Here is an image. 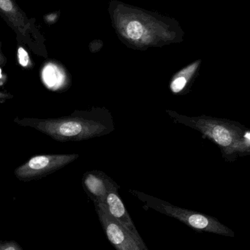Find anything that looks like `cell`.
<instances>
[{"label": "cell", "instance_id": "cell-1", "mask_svg": "<svg viewBox=\"0 0 250 250\" xmlns=\"http://www.w3.org/2000/svg\"><path fill=\"white\" fill-rule=\"evenodd\" d=\"M19 126L33 128L60 142H76L108 135L115 130L111 113L104 107L76 110L66 117L54 119L19 118Z\"/></svg>", "mask_w": 250, "mask_h": 250}, {"label": "cell", "instance_id": "cell-2", "mask_svg": "<svg viewBox=\"0 0 250 250\" xmlns=\"http://www.w3.org/2000/svg\"><path fill=\"white\" fill-rule=\"evenodd\" d=\"M114 22L121 39L131 48L145 50L179 41L177 32L144 12L126 7L114 12Z\"/></svg>", "mask_w": 250, "mask_h": 250}, {"label": "cell", "instance_id": "cell-3", "mask_svg": "<svg viewBox=\"0 0 250 250\" xmlns=\"http://www.w3.org/2000/svg\"><path fill=\"white\" fill-rule=\"evenodd\" d=\"M174 123L186 125L201 132L223 148L227 154L250 151V132L244 134L237 126L207 117H189L172 110H166Z\"/></svg>", "mask_w": 250, "mask_h": 250}, {"label": "cell", "instance_id": "cell-4", "mask_svg": "<svg viewBox=\"0 0 250 250\" xmlns=\"http://www.w3.org/2000/svg\"><path fill=\"white\" fill-rule=\"evenodd\" d=\"M129 192L144 203V208H151L157 212L176 219L197 231L226 237H235L233 230L212 216L176 207L167 201L135 189H129Z\"/></svg>", "mask_w": 250, "mask_h": 250}, {"label": "cell", "instance_id": "cell-5", "mask_svg": "<svg viewBox=\"0 0 250 250\" xmlns=\"http://www.w3.org/2000/svg\"><path fill=\"white\" fill-rule=\"evenodd\" d=\"M79 158L78 154H41L29 159L14 170L15 176L21 181L41 179L65 167Z\"/></svg>", "mask_w": 250, "mask_h": 250}, {"label": "cell", "instance_id": "cell-6", "mask_svg": "<svg viewBox=\"0 0 250 250\" xmlns=\"http://www.w3.org/2000/svg\"><path fill=\"white\" fill-rule=\"evenodd\" d=\"M103 230L107 239L117 250H143L135 239L125 230L102 204H95Z\"/></svg>", "mask_w": 250, "mask_h": 250}, {"label": "cell", "instance_id": "cell-7", "mask_svg": "<svg viewBox=\"0 0 250 250\" xmlns=\"http://www.w3.org/2000/svg\"><path fill=\"white\" fill-rule=\"evenodd\" d=\"M120 189V185L114 181L105 196V200L101 204L105 207L110 214L123 228H125V230L135 239V242L139 245L143 250H149L144 242V239L140 236L139 232L137 230L130 215L125 207L124 203L119 194Z\"/></svg>", "mask_w": 250, "mask_h": 250}, {"label": "cell", "instance_id": "cell-8", "mask_svg": "<svg viewBox=\"0 0 250 250\" xmlns=\"http://www.w3.org/2000/svg\"><path fill=\"white\" fill-rule=\"evenodd\" d=\"M114 182L104 171L98 170L86 172L82 178L83 189L94 204L104 202Z\"/></svg>", "mask_w": 250, "mask_h": 250}, {"label": "cell", "instance_id": "cell-9", "mask_svg": "<svg viewBox=\"0 0 250 250\" xmlns=\"http://www.w3.org/2000/svg\"><path fill=\"white\" fill-rule=\"evenodd\" d=\"M201 63V60H197L178 71L170 80L169 85L170 92L174 95H182L185 93L191 82L195 78Z\"/></svg>", "mask_w": 250, "mask_h": 250}, {"label": "cell", "instance_id": "cell-10", "mask_svg": "<svg viewBox=\"0 0 250 250\" xmlns=\"http://www.w3.org/2000/svg\"><path fill=\"white\" fill-rule=\"evenodd\" d=\"M18 60H19V64L23 68L29 69L31 67L29 54H28L27 51L22 47H19L18 49Z\"/></svg>", "mask_w": 250, "mask_h": 250}, {"label": "cell", "instance_id": "cell-11", "mask_svg": "<svg viewBox=\"0 0 250 250\" xmlns=\"http://www.w3.org/2000/svg\"><path fill=\"white\" fill-rule=\"evenodd\" d=\"M0 9L6 12L13 10V4L11 0H0Z\"/></svg>", "mask_w": 250, "mask_h": 250}, {"label": "cell", "instance_id": "cell-12", "mask_svg": "<svg viewBox=\"0 0 250 250\" xmlns=\"http://www.w3.org/2000/svg\"><path fill=\"white\" fill-rule=\"evenodd\" d=\"M13 96L10 94L7 93V92H1L0 90V101H5V100L11 99L13 98Z\"/></svg>", "mask_w": 250, "mask_h": 250}, {"label": "cell", "instance_id": "cell-13", "mask_svg": "<svg viewBox=\"0 0 250 250\" xmlns=\"http://www.w3.org/2000/svg\"><path fill=\"white\" fill-rule=\"evenodd\" d=\"M4 250H16L15 249V248H13V247L10 246V247H7V248H6V249Z\"/></svg>", "mask_w": 250, "mask_h": 250}, {"label": "cell", "instance_id": "cell-14", "mask_svg": "<svg viewBox=\"0 0 250 250\" xmlns=\"http://www.w3.org/2000/svg\"><path fill=\"white\" fill-rule=\"evenodd\" d=\"M2 64H4V61H3V59L1 58V55H0V65Z\"/></svg>", "mask_w": 250, "mask_h": 250}]
</instances>
